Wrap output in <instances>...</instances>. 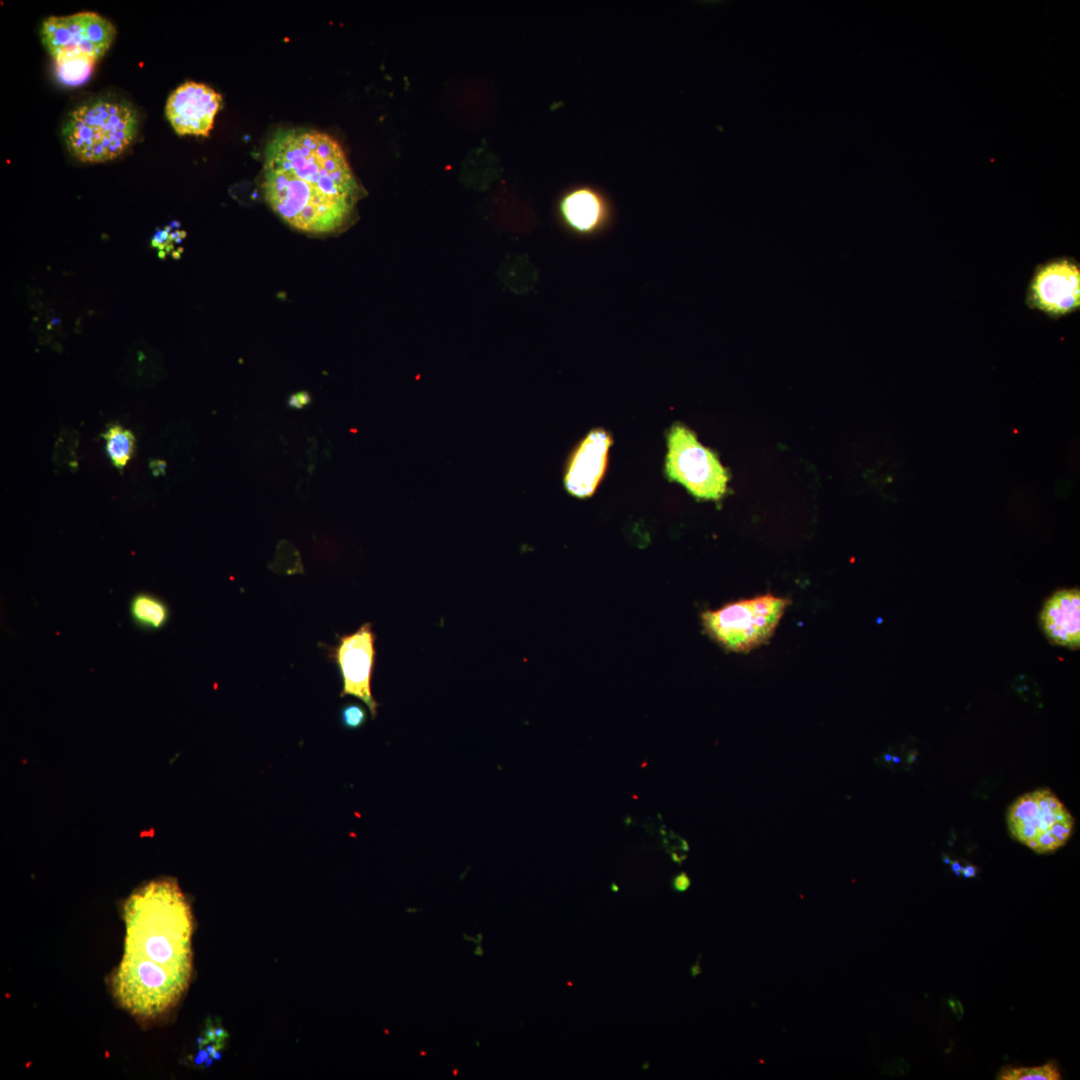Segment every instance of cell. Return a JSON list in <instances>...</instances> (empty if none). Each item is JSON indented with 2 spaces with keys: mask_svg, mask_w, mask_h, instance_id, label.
Listing matches in <instances>:
<instances>
[{
  "mask_svg": "<svg viewBox=\"0 0 1080 1080\" xmlns=\"http://www.w3.org/2000/svg\"><path fill=\"white\" fill-rule=\"evenodd\" d=\"M124 954L112 977L122 1007L140 1019L172 1008L192 973L193 918L187 898L172 878L152 880L125 901Z\"/></svg>",
  "mask_w": 1080,
  "mask_h": 1080,
  "instance_id": "6da1fadb",
  "label": "cell"
},
{
  "mask_svg": "<svg viewBox=\"0 0 1080 1080\" xmlns=\"http://www.w3.org/2000/svg\"><path fill=\"white\" fill-rule=\"evenodd\" d=\"M263 192L291 227L312 234L340 228L352 213L359 187L341 145L329 134L292 128L266 145Z\"/></svg>",
  "mask_w": 1080,
  "mask_h": 1080,
  "instance_id": "7a4b0ae2",
  "label": "cell"
},
{
  "mask_svg": "<svg viewBox=\"0 0 1080 1080\" xmlns=\"http://www.w3.org/2000/svg\"><path fill=\"white\" fill-rule=\"evenodd\" d=\"M137 127V114L129 103L100 97L71 112L63 136L74 157L98 163L118 157L134 140Z\"/></svg>",
  "mask_w": 1080,
  "mask_h": 1080,
  "instance_id": "3957f363",
  "label": "cell"
},
{
  "mask_svg": "<svg viewBox=\"0 0 1080 1080\" xmlns=\"http://www.w3.org/2000/svg\"><path fill=\"white\" fill-rule=\"evenodd\" d=\"M790 601L770 593L705 610L701 623L706 634L722 648L748 652L774 633Z\"/></svg>",
  "mask_w": 1080,
  "mask_h": 1080,
  "instance_id": "277c9868",
  "label": "cell"
},
{
  "mask_svg": "<svg viewBox=\"0 0 1080 1080\" xmlns=\"http://www.w3.org/2000/svg\"><path fill=\"white\" fill-rule=\"evenodd\" d=\"M1006 822L1010 836L1038 854L1063 847L1075 827L1073 815L1048 788L1018 797L1008 808Z\"/></svg>",
  "mask_w": 1080,
  "mask_h": 1080,
  "instance_id": "5b68a950",
  "label": "cell"
},
{
  "mask_svg": "<svg viewBox=\"0 0 1080 1080\" xmlns=\"http://www.w3.org/2000/svg\"><path fill=\"white\" fill-rule=\"evenodd\" d=\"M667 447L665 473L671 481L683 485L696 498H722L729 479L727 470L692 430L681 423L673 424L667 434Z\"/></svg>",
  "mask_w": 1080,
  "mask_h": 1080,
  "instance_id": "8992f818",
  "label": "cell"
},
{
  "mask_svg": "<svg viewBox=\"0 0 1080 1080\" xmlns=\"http://www.w3.org/2000/svg\"><path fill=\"white\" fill-rule=\"evenodd\" d=\"M337 638V644L326 646V650L342 680L340 696H353L361 700L374 719L379 703L371 691L376 660V635L372 625L366 622L353 633L338 635Z\"/></svg>",
  "mask_w": 1080,
  "mask_h": 1080,
  "instance_id": "52a82bcc",
  "label": "cell"
},
{
  "mask_svg": "<svg viewBox=\"0 0 1080 1080\" xmlns=\"http://www.w3.org/2000/svg\"><path fill=\"white\" fill-rule=\"evenodd\" d=\"M1026 305L1052 319L1080 309V264L1070 256L1039 264L1029 281Z\"/></svg>",
  "mask_w": 1080,
  "mask_h": 1080,
  "instance_id": "ba28073f",
  "label": "cell"
},
{
  "mask_svg": "<svg viewBox=\"0 0 1080 1080\" xmlns=\"http://www.w3.org/2000/svg\"><path fill=\"white\" fill-rule=\"evenodd\" d=\"M43 43L54 58L62 52H83L97 59L110 47L115 27L94 12L50 17L42 26Z\"/></svg>",
  "mask_w": 1080,
  "mask_h": 1080,
  "instance_id": "9c48e42d",
  "label": "cell"
},
{
  "mask_svg": "<svg viewBox=\"0 0 1080 1080\" xmlns=\"http://www.w3.org/2000/svg\"><path fill=\"white\" fill-rule=\"evenodd\" d=\"M557 211L564 228L582 240L605 235L616 221L611 198L603 189L590 183L569 188L560 197Z\"/></svg>",
  "mask_w": 1080,
  "mask_h": 1080,
  "instance_id": "30bf717a",
  "label": "cell"
},
{
  "mask_svg": "<svg viewBox=\"0 0 1080 1080\" xmlns=\"http://www.w3.org/2000/svg\"><path fill=\"white\" fill-rule=\"evenodd\" d=\"M221 102L222 96L210 86L186 82L171 93L165 112L179 135L207 136Z\"/></svg>",
  "mask_w": 1080,
  "mask_h": 1080,
  "instance_id": "8fae6325",
  "label": "cell"
},
{
  "mask_svg": "<svg viewBox=\"0 0 1080 1080\" xmlns=\"http://www.w3.org/2000/svg\"><path fill=\"white\" fill-rule=\"evenodd\" d=\"M612 444L610 434L603 428L591 430L571 454L564 475L566 491L577 498L593 495L607 467Z\"/></svg>",
  "mask_w": 1080,
  "mask_h": 1080,
  "instance_id": "7c38bea8",
  "label": "cell"
},
{
  "mask_svg": "<svg viewBox=\"0 0 1080 1080\" xmlns=\"http://www.w3.org/2000/svg\"><path fill=\"white\" fill-rule=\"evenodd\" d=\"M1046 637L1062 647L1077 649L1080 644V593L1060 590L1044 604L1040 616Z\"/></svg>",
  "mask_w": 1080,
  "mask_h": 1080,
  "instance_id": "4fadbf2b",
  "label": "cell"
},
{
  "mask_svg": "<svg viewBox=\"0 0 1080 1080\" xmlns=\"http://www.w3.org/2000/svg\"><path fill=\"white\" fill-rule=\"evenodd\" d=\"M130 615L135 624L147 630L163 628L170 616L167 604L150 593H138L130 602Z\"/></svg>",
  "mask_w": 1080,
  "mask_h": 1080,
  "instance_id": "5bb4252c",
  "label": "cell"
},
{
  "mask_svg": "<svg viewBox=\"0 0 1080 1080\" xmlns=\"http://www.w3.org/2000/svg\"><path fill=\"white\" fill-rule=\"evenodd\" d=\"M54 60L59 80L69 86H78L88 80L98 59L87 53L70 51L59 53Z\"/></svg>",
  "mask_w": 1080,
  "mask_h": 1080,
  "instance_id": "9a60e30c",
  "label": "cell"
},
{
  "mask_svg": "<svg viewBox=\"0 0 1080 1080\" xmlns=\"http://www.w3.org/2000/svg\"><path fill=\"white\" fill-rule=\"evenodd\" d=\"M111 463L122 470L130 460L135 445L133 434L120 425H111L103 434Z\"/></svg>",
  "mask_w": 1080,
  "mask_h": 1080,
  "instance_id": "2e32d148",
  "label": "cell"
},
{
  "mask_svg": "<svg viewBox=\"0 0 1080 1080\" xmlns=\"http://www.w3.org/2000/svg\"><path fill=\"white\" fill-rule=\"evenodd\" d=\"M1061 1078L1054 1061L1035 1067L1005 1066L997 1074L999 1080H1058Z\"/></svg>",
  "mask_w": 1080,
  "mask_h": 1080,
  "instance_id": "e0dca14e",
  "label": "cell"
},
{
  "mask_svg": "<svg viewBox=\"0 0 1080 1080\" xmlns=\"http://www.w3.org/2000/svg\"><path fill=\"white\" fill-rule=\"evenodd\" d=\"M367 719V712L363 706L357 703H348L340 710L341 724L350 730L359 729Z\"/></svg>",
  "mask_w": 1080,
  "mask_h": 1080,
  "instance_id": "ac0fdd59",
  "label": "cell"
},
{
  "mask_svg": "<svg viewBox=\"0 0 1080 1080\" xmlns=\"http://www.w3.org/2000/svg\"><path fill=\"white\" fill-rule=\"evenodd\" d=\"M311 397L308 392L301 391L292 394L288 399V406L292 409H302L310 404Z\"/></svg>",
  "mask_w": 1080,
  "mask_h": 1080,
  "instance_id": "d6986e66",
  "label": "cell"
},
{
  "mask_svg": "<svg viewBox=\"0 0 1080 1080\" xmlns=\"http://www.w3.org/2000/svg\"><path fill=\"white\" fill-rule=\"evenodd\" d=\"M690 886V879L686 873L676 875L672 880V887L677 892H684Z\"/></svg>",
  "mask_w": 1080,
  "mask_h": 1080,
  "instance_id": "ffe728a7",
  "label": "cell"
},
{
  "mask_svg": "<svg viewBox=\"0 0 1080 1080\" xmlns=\"http://www.w3.org/2000/svg\"><path fill=\"white\" fill-rule=\"evenodd\" d=\"M977 871V867L973 865H967L965 867H962L960 872L964 875V877H975Z\"/></svg>",
  "mask_w": 1080,
  "mask_h": 1080,
  "instance_id": "44dd1931",
  "label": "cell"
},
{
  "mask_svg": "<svg viewBox=\"0 0 1080 1080\" xmlns=\"http://www.w3.org/2000/svg\"><path fill=\"white\" fill-rule=\"evenodd\" d=\"M152 464H153V465H155V468H152V471L154 472V474L158 475V474H159V472H160V473H163V472H164V467H165V463H164V462H162V461H156V462H154V463H152Z\"/></svg>",
  "mask_w": 1080,
  "mask_h": 1080,
  "instance_id": "7402d4cb",
  "label": "cell"
},
{
  "mask_svg": "<svg viewBox=\"0 0 1080 1080\" xmlns=\"http://www.w3.org/2000/svg\"><path fill=\"white\" fill-rule=\"evenodd\" d=\"M961 868H962V866H961V865H960V864H959L958 862H953V863H952V870H953V871H954V872H955V873H956L957 875H958V874L960 873V871H961Z\"/></svg>",
  "mask_w": 1080,
  "mask_h": 1080,
  "instance_id": "603a6c76",
  "label": "cell"
},
{
  "mask_svg": "<svg viewBox=\"0 0 1080 1080\" xmlns=\"http://www.w3.org/2000/svg\"><path fill=\"white\" fill-rule=\"evenodd\" d=\"M475 954H477V955H479V956H482V955H483V950L481 949V947H480V946L476 948V950H475Z\"/></svg>",
  "mask_w": 1080,
  "mask_h": 1080,
  "instance_id": "cb8c5ba5",
  "label": "cell"
}]
</instances>
